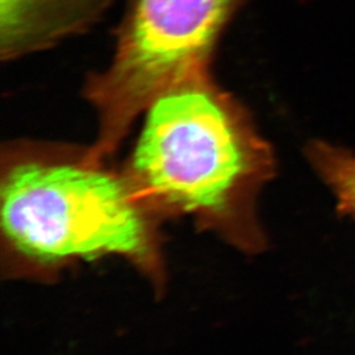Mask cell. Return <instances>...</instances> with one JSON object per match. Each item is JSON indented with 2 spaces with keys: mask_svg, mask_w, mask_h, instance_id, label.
Returning a JSON list of instances; mask_svg holds the SVG:
<instances>
[{
  "mask_svg": "<svg viewBox=\"0 0 355 355\" xmlns=\"http://www.w3.org/2000/svg\"><path fill=\"white\" fill-rule=\"evenodd\" d=\"M305 157L334 195L337 212L355 220V152L328 141L315 140L306 145Z\"/></svg>",
  "mask_w": 355,
  "mask_h": 355,
  "instance_id": "277c9868",
  "label": "cell"
},
{
  "mask_svg": "<svg viewBox=\"0 0 355 355\" xmlns=\"http://www.w3.org/2000/svg\"><path fill=\"white\" fill-rule=\"evenodd\" d=\"M105 0H0L3 58H16L83 26Z\"/></svg>",
  "mask_w": 355,
  "mask_h": 355,
  "instance_id": "3957f363",
  "label": "cell"
},
{
  "mask_svg": "<svg viewBox=\"0 0 355 355\" xmlns=\"http://www.w3.org/2000/svg\"><path fill=\"white\" fill-rule=\"evenodd\" d=\"M275 168L271 146L204 73L153 99L124 173L162 221L190 217L232 248L258 254L267 237L257 202Z\"/></svg>",
  "mask_w": 355,
  "mask_h": 355,
  "instance_id": "6da1fadb",
  "label": "cell"
},
{
  "mask_svg": "<svg viewBox=\"0 0 355 355\" xmlns=\"http://www.w3.org/2000/svg\"><path fill=\"white\" fill-rule=\"evenodd\" d=\"M92 155L16 152L1 167L0 258L4 279L54 282L79 262L125 259L165 290L162 220L127 174Z\"/></svg>",
  "mask_w": 355,
  "mask_h": 355,
  "instance_id": "7a4b0ae2",
  "label": "cell"
}]
</instances>
